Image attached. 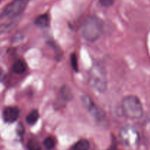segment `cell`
I'll return each mask as SVG.
<instances>
[{"label":"cell","mask_w":150,"mask_h":150,"mask_svg":"<svg viewBox=\"0 0 150 150\" xmlns=\"http://www.w3.org/2000/svg\"><path fill=\"white\" fill-rule=\"evenodd\" d=\"M122 111L123 115L127 119L138 120L143 116V105L139 98L135 95H128L122 100Z\"/></svg>","instance_id":"obj_1"},{"label":"cell","mask_w":150,"mask_h":150,"mask_svg":"<svg viewBox=\"0 0 150 150\" xmlns=\"http://www.w3.org/2000/svg\"><path fill=\"white\" fill-rule=\"evenodd\" d=\"M89 83L92 89L98 92H105L108 86L107 76L104 67L100 64H95L89 72Z\"/></svg>","instance_id":"obj_2"},{"label":"cell","mask_w":150,"mask_h":150,"mask_svg":"<svg viewBox=\"0 0 150 150\" xmlns=\"http://www.w3.org/2000/svg\"><path fill=\"white\" fill-rule=\"evenodd\" d=\"M103 30L102 21L95 16L88 18L81 28V34L85 40L94 42L99 39Z\"/></svg>","instance_id":"obj_3"},{"label":"cell","mask_w":150,"mask_h":150,"mask_svg":"<svg viewBox=\"0 0 150 150\" xmlns=\"http://www.w3.org/2000/svg\"><path fill=\"white\" fill-rule=\"evenodd\" d=\"M27 3L28 0H14L4 7L2 13H1V16L10 18L17 17L24 11Z\"/></svg>","instance_id":"obj_4"},{"label":"cell","mask_w":150,"mask_h":150,"mask_svg":"<svg viewBox=\"0 0 150 150\" xmlns=\"http://www.w3.org/2000/svg\"><path fill=\"white\" fill-rule=\"evenodd\" d=\"M120 137L125 144L128 146H136L140 139L138 130L131 125H126L122 128Z\"/></svg>","instance_id":"obj_5"},{"label":"cell","mask_w":150,"mask_h":150,"mask_svg":"<svg viewBox=\"0 0 150 150\" xmlns=\"http://www.w3.org/2000/svg\"><path fill=\"white\" fill-rule=\"evenodd\" d=\"M82 103H83L85 108L89 112V114L95 119V121L98 122H102L104 121L105 114H104L102 110L100 109V108H98L94 103L93 101L91 100V98L89 96L83 95L82 97Z\"/></svg>","instance_id":"obj_6"},{"label":"cell","mask_w":150,"mask_h":150,"mask_svg":"<svg viewBox=\"0 0 150 150\" xmlns=\"http://www.w3.org/2000/svg\"><path fill=\"white\" fill-rule=\"evenodd\" d=\"M19 109L17 107H7L4 110L3 117L6 122L13 123L18 120L19 117Z\"/></svg>","instance_id":"obj_7"},{"label":"cell","mask_w":150,"mask_h":150,"mask_svg":"<svg viewBox=\"0 0 150 150\" xmlns=\"http://www.w3.org/2000/svg\"><path fill=\"white\" fill-rule=\"evenodd\" d=\"M35 24L41 28H45L49 24V16L47 14L41 15L35 19Z\"/></svg>","instance_id":"obj_8"},{"label":"cell","mask_w":150,"mask_h":150,"mask_svg":"<svg viewBox=\"0 0 150 150\" xmlns=\"http://www.w3.org/2000/svg\"><path fill=\"white\" fill-rule=\"evenodd\" d=\"M13 69L15 73H18V74H21V73H23L26 70V65L23 61L18 60L13 64Z\"/></svg>","instance_id":"obj_9"},{"label":"cell","mask_w":150,"mask_h":150,"mask_svg":"<svg viewBox=\"0 0 150 150\" xmlns=\"http://www.w3.org/2000/svg\"><path fill=\"white\" fill-rule=\"evenodd\" d=\"M39 119V113L37 110H32L26 117V122L29 125H34Z\"/></svg>","instance_id":"obj_10"},{"label":"cell","mask_w":150,"mask_h":150,"mask_svg":"<svg viewBox=\"0 0 150 150\" xmlns=\"http://www.w3.org/2000/svg\"><path fill=\"white\" fill-rule=\"evenodd\" d=\"M89 148V143L86 139L79 141L73 146V150H88Z\"/></svg>","instance_id":"obj_11"},{"label":"cell","mask_w":150,"mask_h":150,"mask_svg":"<svg viewBox=\"0 0 150 150\" xmlns=\"http://www.w3.org/2000/svg\"><path fill=\"white\" fill-rule=\"evenodd\" d=\"M43 145L45 147V149L48 150H51L54 148L56 145L55 139L53 137H48L44 140Z\"/></svg>","instance_id":"obj_12"},{"label":"cell","mask_w":150,"mask_h":150,"mask_svg":"<svg viewBox=\"0 0 150 150\" xmlns=\"http://www.w3.org/2000/svg\"><path fill=\"white\" fill-rule=\"evenodd\" d=\"M61 95L62 96V98H64L66 100H70L73 98V94H72L71 91L70 90V89L66 86L62 87L61 90Z\"/></svg>","instance_id":"obj_13"},{"label":"cell","mask_w":150,"mask_h":150,"mask_svg":"<svg viewBox=\"0 0 150 150\" xmlns=\"http://www.w3.org/2000/svg\"><path fill=\"white\" fill-rule=\"evenodd\" d=\"M27 148L29 150H41L39 144L33 140H31L28 142Z\"/></svg>","instance_id":"obj_14"},{"label":"cell","mask_w":150,"mask_h":150,"mask_svg":"<svg viewBox=\"0 0 150 150\" xmlns=\"http://www.w3.org/2000/svg\"><path fill=\"white\" fill-rule=\"evenodd\" d=\"M70 62H71V65L73 70L78 71V60L76 54H73L71 55V57H70Z\"/></svg>","instance_id":"obj_15"},{"label":"cell","mask_w":150,"mask_h":150,"mask_svg":"<svg viewBox=\"0 0 150 150\" xmlns=\"http://www.w3.org/2000/svg\"><path fill=\"white\" fill-rule=\"evenodd\" d=\"M100 3L101 4V5L103 6V7H110L111 5H112L113 3H114V0H99Z\"/></svg>","instance_id":"obj_16"},{"label":"cell","mask_w":150,"mask_h":150,"mask_svg":"<svg viewBox=\"0 0 150 150\" xmlns=\"http://www.w3.org/2000/svg\"><path fill=\"white\" fill-rule=\"evenodd\" d=\"M2 76H3V72H2V70H1V69H0V79H1V78H2Z\"/></svg>","instance_id":"obj_17"}]
</instances>
